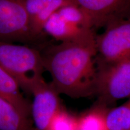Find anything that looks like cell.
<instances>
[{
    "label": "cell",
    "instance_id": "1",
    "mask_svg": "<svg viewBox=\"0 0 130 130\" xmlns=\"http://www.w3.org/2000/svg\"><path fill=\"white\" fill-rule=\"evenodd\" d=\"M51 84L60 95L74 99L95 96V40L59 42L40 51Z\"/></svg>",
    "mask_w": 130,
    "mask_h": 130
},
{
    "label": "cell",
    "instance_id": "2",
    "mask_svg": "<svg viewBox=\"0 0 130 130\" xmlns=\"http://www.w3.org/2000/svg\"><path fill=\"white\" fill-rule=\"evenodd\" d=\"M0 66L15 79L24 93L30 95L45 71L39 50L1 40Z\"/></svg>",
    "mask_w": 130,
    "mask_h": 130
},
{
    "label": "cell",
    "instance_id": "3",
    "mask_svg": "<svg viewBox=\"0 0 130 130\" xmlns=\"http://www.w3.org/2000/svg\"><path fill=\"white\" fill-rule=\"evenodd\" d=\"M90 18L76 4L61 7L49 18L43 32L58 42H90L96 35Z\"/></svg>",
    "mask_w": 130,
    "mask_h": 130
},
{
    "label": "cell",
    "instance_id": "4",
    "mask_svg": "<svg viewBox=\"0 0 130 130\" xmlns=\"http://www.w3.org/2000/svg\"><path fill=\"white\" fill-rule=\"evenodd\" d=\"M95 37L96 64H109L130 58V11L105 25Z\"/></svg>",
    "mask_w": 130,
    "mask_h": 130
},
{
    "label": "cell",
    "instance_id": "5",
    "mask_svg": "<svg viewBox=\"0 0 130 130\" xmlns=\"http://www.w3.org/2000/svg\"><path fill=\"white\" fill-rule=\"evenodd\" d=\"M95 104L110 108L119 100L130 98V58L96 64Z\"/></svg>",
    "mask_w": 130,
    "mask_h": 130
},
{
    "label": "cell",
    "instance_id": "6",
    "mask_svg": "<svg viewBox=\"0 0 130 130\" xmlns=\"http://www.w3.org/2000/svg\"><path fill=\"white\" fill-rule=\"evenodd\" d=\"M32 32L25 7V0H0V40L33 42Z\"/></svg>",
    "mask_w": 130,
    "mask_h": 130
},
{
    "label": "cell",
    "instance_id": "7",
    "mask_svg": "<svg viewBox=\"0 0 130 130\" xmlns=\"http://www.w3.org/2000/svg\"><path fill=\"white\" fill-rule=\"evenodd\" d=\"M31 119L36 130H48L56 113L63 107L60 96L51 83L44 78L37 82L31 90Z\"/></svg>",
    "mask_w": 130,
    "mask_h": 130
},
{
    "label": "cell",
    "instance_id": "8",
    "mask_svg": "<svg viewBox=\"0 0 130 130\" xmlns=\"http://www.w3.org/2000/svg\"><path fill=\"white\" fill-rule=\"evenodd\" d=\"M90 18L94 28L104 27L130 11V0H73Z\"/></svg>",
    "mask_w": 130,
    "mask_h": 130
},
{
    "label": "cell",
    "instance_id": "9",
    "mask_svg": "<svg viewBox=\"0 0 130 130\" xmlns=\"http://www.w3.org/2000/svg\"><path fill=\"white\" fill-rule=\"evenodd\" d=\"M75 4L73 0H25V7L32 32L37 39L45 35V22L55 12L63 6Z\"/></svg>",
    "mask_w": 130,
    "mask_h": 130
},
{
    "label": "cell",
    "instance_id": "10",
    "mask_svg": "<svg viewBox=\"0 0 130 130\" xmlns=\"http://www.w3.org/2000/svg\"><path fill=\"white\" fill-rule=\"evenodd\" d=\"M0 130H36L31 118L26 116L5 98L0 96Z\"/></svg>",
    "mask_w": 130,
    "mask_h": 130
},
{
    "label": "cell",
    "instance_id": "11",
    "mask_svg": "<svg viewBox=\"0 0 130 130\" xmlns=\"http://www.w3.org/2000/svg\"><path fill=\"white\" fill-rule=\"evenodd\" d=\"M0 96L10 101L26 116L31 118V102L24 96L13 77L0 66Z\"/></svg>",
    "mask_w": 130,
    "mask_h": 130
},
{
    "label": "cell",
    "instance_id": "12",
    "mask_svg": "<svg viewBox=\"0 0 130 130\" xmlns=\"http://www.w3.org/2000/svg\"><path fill=\"white\" fill-rule=\"evenodd\" d=\"M105 121L107 130H130V98L122 105L107 110Z\"/></svg>",
    "mask_w": 130,
    "mask_h": 130
},
{
    "label": "cell",
    "instance_id": "13",
    "mask_svg": "<svg viewBox=\"0 0 130 130\" xmlns=\"http://www.w3.org/2000/svg\"><path fill=\"white\" fill-rule=\"evenodd\" d=\"M108 109L94 105L78 116L79 130H107L105 116Z\"/></svg>",
    "mask_w": 130,
    "mask_h": 130
},
{
    "label": "cell",
    "instance_id": "14",
    "mask_svg": "<svg viewBox=\"0 0 130 130\" xmlns=\"http://www.w3.org/2000/svg\"><path fill=\"white\" fill-rule=\"evenodd\" d=\"M48 130H79L78 116L72 115L63 107L52 119Z\"/></svg>",
    "mask_w": 130,
    "mask_h": 130
}]
</instances>
